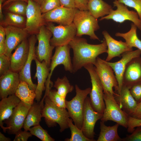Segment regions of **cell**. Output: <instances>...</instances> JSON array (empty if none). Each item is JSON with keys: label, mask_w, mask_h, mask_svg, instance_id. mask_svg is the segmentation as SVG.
Returning <instances> with one entry per match:
<instances>
[{"label": "cell", "mask_w": 141, "mask_h": 141, "mask_svg": "<svg viewBox=\"0 0 141 141\" xmlns=\"http://www.w3.org/2000/svg\"><path fill=\"white\" fill-rule=\"evenodd\" d=\"M15 134L14 141H27L29 138L32 136L30 132L25 130L23 131L21 130L18 131Z\"/></svg>", "instance_id": "cell-43"}, {"label": "cell", "mask_w": 141, "mask_h": 141, "mask_svg": "<svg viewBox=\"0 0 141 141\" xmlns=\"http://www.w3.org/2000/svg\"><path fill=\"white\" fill-rule=\"evenodd\" d=\"M76 94L71 100H66V108L70 117L74 124L81 129L83 121V115L85 101L87 96L90 92L91 88L80 89L77 85L75 86Z\"/></svg>", "instance_id": "cell-4"}, {"label": "cell", "mask_w": 141, "mask_h": 141, "mask_svg": "<svg viewBox=\"0 0 141 141\" xmlns=\"http://www.w3.org/2000/svg\"><path fill=\"white\" fill-rule=\"evenodd\" d=\"M113 3L116 7V9H113L109 14L101 17L100 20L111 19L120 23L126 20L130 21L141 30V20L136 11L129 10L126 6L119 2L118 0H115Z\"/></svg>", "instance_id": "cell-12"}, {"label": "cell", "mask_w": 141, "mask_h": 141, "mask_svg": "<svg viewBox=\"0 0 141 141\" xmlns=\"http://www.w3.org/2000/svg\"><path fill=\"white\" fill-rule=\"evenodd\" d=\"M123 85L130 88L141 83V57L134 58L127 64L123 77Z\"/></svg>", "instance_id": "cell-18"}, {"label": "cell", "mask_w": 141, "mask_h": 141, "mask_svg": "<svg viewBox=\"0 0 141 141\" xmlns=\"http://www.w3.org/2000/svg\"><path fill=\"white\" fill-rule=\"evenodd\" d=\"M29 51V44L26 39L15 49L10 56V70L19 73L25 64Z\"/></svg>", "instance_id": "cell-21"}, {"label": "cell", "mask_w": 141, "mask_h": 141, "mask_svg": "<svg viewBox=\"0 0 141 141\" xmlns=\"http://www.w3.org/2000/svg\"><path fill=\"white\" fill-rule=\"evenodd\" d=\"M94 66L102 85L104 92H108L114 95H116V93L113 91V88L118 92V83L111 67L105 60L98 57Z\"/></svg>", "instance_id": "cell-7"}, {"label": "cell", "mask_w": 141, "mask_h": 141, "mask_svg": "<svg viewBox=\"0 0 141 141\" xmlns=\"http://www.w3.org/2000/svg\"><path fill=\"white\" fill-rule=\"evenodd\" d=\"M84 67L88 72L91 79L92 88L89 94L91 104L95 111L103 114L105 105L103 98V88L102 84L93 64H89Z\"/></svg>", "instance_id": "cell-6"}, {"label": "cell", "mask_w": 141, "mask_h": 141, "mask_svg": "<svg viewBox=\"0 0 141 141\" xmlns=\"http://www.w3.org/2000/svg\"><path fill=\"white\" fill-rule=\"evenodd\" d=\"M44 97L40 102H34L28 112L24 121L23 128L25 130L29 131L32 126L39 125L42 117V111L44 107Z\"/></svg>", "instance_id": "cell-26"}, {"label": "cell", "mask_w": 141, "mask_h": 141, "mask_svg": "<svg viewBox=\"0 0 141 141\" xmlns=\"http://www.w3.org/2000/svg\"><path fill=\"white\" fill-rule=\"evenodd\" d=\"M8 6L7 10L9 12L26 16L27 3L25 1L17 0L12 1Z\"/></svg>", "instance_id": "cell-34"}, {"label": "cell", "mask_w": 141, "mask_h": 141, "mask_svg": "<svg viewBox=\"0 0 141 141\" xmlns=\"http://www.w3.org/2000/svg\"><path fill=\"white\" fill-rule=\"evenodd\" d=\"M15 94L10 95L1 99L0 102V126L5 132L6 127L3 126V121L8 120L11 115L15 108L21 102Z\"/></svg>", "instance_id": "cell-25"}, {"label": "cell", "mask_w": 141, "mask_h": 141, "mask_svg": "<svg viewBox=\"0 0 141 141\" xmlns=\"http://www.w3.org/2000/svg\"><path fill=\"white\" fill-rule=\"evenodd\" d=\"M127 7L133 8L141 20V0H118Z\"/></svg>", "instance_id": "cell-39"}, {"label": "cell", "mask_w": 141, "mask_h": 141, "mask_svg": "<svg viewBox=\"0 0 141 141\" xmlns=\"http://www.w3.org/2000/svg\"><path fill=\"white\" fill-rule=\"evenodd\" d=\"M77 8H68L62 6L54 9L42 14L45 22H55L66 26L73 22Z\"/></svg>", "instance_id": "cell-14"}, {"label": "cell", "mask_w": 141, "mask_h": 141, "mask_svg": "<svg viewBox=\"0 0 141 141\" xmlns=\"http://www.w3.org/2000/svg\"><path fill=\"white\" fill-rule=\"evenodd\" d=\"M4 0H0V19L1 22L3 21L4 17L2 12V3Z\"/></svg>", "instance_id": "cell-48"}, {"label": "cell", "mask_w": 141, "mask_h": 141, "mask_svg": "<svg viewBox=\"0 0 141 141\" xmlns=\"http://www.w3.org/2000/svg\"><path fill=\"white\" fill-rule=\"evenodd\" d=\"M36 66V72L34 78L37 79L38 84L36 90V99L39 102L42 98L43 92L46 89L45 84L49 74L50 67L44 61L41 62L36 58L35 60Z\"/></svg>", "instance_id": "cell-23"}, {"label": "cell", "mask_w": 141, "mask_h": 141, "mask_svg": "<svg viewBox=\"0 0 141 141\" xmlns=\"http://www.w3.org/2000/svg\"><path fill=\"white\" fill-rule=\"evenodd\" d=\"M120 107L128 115L134 111L138 104L131 95L130 88L123 85L119 94L114 95Z\"/></svg>", "instance_id": "cell-24"}, {"label": "cell", "mask_w": 141, "mask_h": 141, "mask_svg": "<svg viewBox=\"0 0 141 141\" xmlns=\"http://www.w3.org/2000/svg\"><path fill=\"white\" fill-rule=\"evenodd\" d=\"M103 114L95 111L91 104L90 98L85 99L83 111V121L81 129L84 135L88 138L94 140L95 126L97 121L101 119Z\"/></svg>", "instance_id": "cell-13"}, {"label": "cell", "mask_w": 141, "mask_h": 141, "mask_svg": "<svg viewBox=\"0 0 141 141\" xmlns=\"http://www.w3.org/2000/svg\"><path fill=\"white\" fill-rule=\"evenodd\" d=\"M122 141H141V126L137 127L131 134L122 138Z\"/></svg>", "instance_id": "cell-40"}, {"label": "cell", "mask_w": 141, "mask_h": 141, "mask_svg": "<svg viewBox=\"0 0 141 141\" xmlns=\"http://www.w3.org/2000/svg\"><path fill=\"white\" fill-rule=\"evenodd\" d=\"M137 27L133 23L131 24L130 30L125 33L117 32L115 36L123 38L128 47L131 49L137 48L141 51V40L138 38L137 30Z\"/></svg>", "instance_id": "cell-30"}, {"label": "cell", "mask_w": 141, "mask_h": 141, "mask_svg": "<svg viewBox=\"0 0 141 141\" xmlns=\"http://www.w3.org/2000/svg\"><path fill=\"white\" fill-rule=\"evenodd\" d=\"M88 0V1H90V0Z\"/></svg>", "instance_id": "cell-52"}, {"label": "cell", "mask_w": 141, "mask_h": 141, "mask_svg": "<svg viewBox=\"0 0 141 141\" xmlns=\"http://www.w3.org/2000/svg\"><path fill=\"white\" fill-rule=\"evenodd\" d=\"M31 105L21 101L15 108L7 123L6 130H8L9 133L15 134L21 130Z\"/></svg>", "instance_id": "cell-16"}, {"label": "cell", "mask_w": 141, "mask_h": 141, "mask_svg": "<svg viewBox=\"0 0 141 141\" xmlns=\"http://www.w3.org/2000/svg\"><path fill=\"white\" fill-rule=\"evenodd\" d=\"M20 82L19 73L10 70L0 76L1 99L15 94Z\"/></svg>", "instance_id": "cell-20"}, {"label": "cell", "mask_w": 141, "mask_h": 141, "mask_svg": "<svg viewBox=\"0 0 141 141\" xmlns=\"http://www.w3.org/2000/svg\"><path fill=\"white\" fill-rule=\"evenodd\" d=\"M5 35L4 28L2 25L0 26V55L4 54L5 49Z\"/></svg>", "instance_id": "cell-44"}, {"label": "cell", "mask_w": 141, "mask_h": 141, "mask_svg": "<svg viewBox=\"0 0 141 141\" xmlns=\"http://www.w3.org/2000/svg\"><path fill=\"white\" fill-rule=\"evenodd\" d=\"M102 34L107 47V53L108 55L105 60L106 61L109 62L115 57H120L121 54L126 52L133 50V49L130 48L125 42L115 40L107 31H103Z\"/></svg>", "instance_id": "cell-22"}, {"label": "cell", "mask_w": 141, "mask_h": 141, "mask_svg": "<svg viewBox=\"0 0 141 141\" xmlns=\"http://www.w3.org/2000/svg\"><path fill=\"white\" fill-rule=\"evenodd\" d=\"M52 36L51 32L46 26L45 25L42 26L36 37L38 43L35 49L36 58L41 62L44 61L49 67L52 51L55 48L50 43Z\"/></svg>", "instance_id": "cell-9"}, {"label": "cell", "mask_w": 141, "mask_h": 141, "mask_svg": "<svg viewBox=\"0 0 141 141\" xmlns=\"http://www.w3.org/2000/svg\"><path fill=\"white\" fill-rule=\"evenodd\" d=\"M70 48L69 44L56 47L54 54L51 57L49 74L45 84L46 89H51L52 84L50 79L53 71L57 66L62 64L66 71L73 73L72 64L70 54Z\"/></svg>", "instance_id": "cell-10"}, {"label": "cell", "mask_w": 141, "mask_h": 141, "mask_svg": "<svg viewBox=\"0 0 141 141\" xmlns=\"http://www.w3.org/2000/svg\"><path fill=\"white\" fill-rule=\"evenodd\" d=\"M130 92L138 103L141 101V83L136 84L130 89Z\"/></svg>", "instance_id": "cell-42"}, {"label": "cell", "mask_w": 141, "mask_h": 141, "mask_svg": "<svg viewBox=\"0 0 141 141\" xmlns=\"http://www.w3.org/2000/svg\"><path fill=\"white\" fill-rule=\"evenodd\" d=\"M34 0L40 5L43 0Z\"/></svg>", "instance_id": "cell-51"}, {"label": "cell", "mask_w": 141, "mask_h": 141, "mask_svg": "<svg viewBox=\"0 0 141 141\" xmlns=\"http://www.w3.org/2000/svg\"><path fill=\"white\" fill-rule=\"evenodd\" d=\"M15 94L21 101L31 105L36 96L35 91L31 89L25 81H20Z\"/></svg>", "instance_id": "cell-29"}, {"label": "cell", "mask_w": 141, "mask_h": 141, "mask_svg": "<svg viewBox=\"0 0 141 141\" xmlns=\"http://www.w3.org/2000/svg\"><path fill=\"white\" fill-rule=\"evenodd\" d=\"M73 51V73H75L89 64H95L98 56L107 53V47L105 40L98 44L88 43L85 38L76 36L68 44Z\"/></svg>", "instance_id": "cell-1"}, {"label": "cell", "mask_w": 141, "mask_h": 141, "mask_svg": "<svg viewBox=\"0 0 141 141\" xmlns=\"http://www.w3.org/2000/svg\"><path fill=\"white\" fill-rule=\"evenodd\" d=\"M138 126H141V119L129 116L127 128V132L131 133L135 130V127Z\"/></svg>", "instance_id": "cell-41"}, {"label": "cell", "mask_w": 141, "mask_h": 141, "mask_svg": "<svg viewBox=\"0 0 141 141\" xmlns=\"http://www.w3.org/2000/svg\"><path fill=\"white\" fill-rule=\"evenodd\" d=\"M59 0L61 6L68 8H76L74 0Z\"/></svg>", "instance_id": "cell-46"}, {"label": "cell", "mask_w": 141, "mask_h": 141, "mask_svg": "<svg viewBox=\"0 0 141 141\" xmlns=\"http://www.w3.org/2000/svg\"><path fill=\"white\" fill-rule=\"evenodd\" d=\"M73 23L77 29L76 37H80L85 35L89 36L91 39L99 40L95 33L99 29L98 21L88 10L78 9L74 16Z\"/></svg>", "instance_id": "cell-3"}, {"label": "cell", "mask_w": 141, "mask_h": 141, "mask_svg": "<svg viewBox=\"0 0 141 141\" xmlns=\"http://www.w3.org/2000/svg\"><path fill=\"white\" fill-rule=\"evenodd\" d=\"M45 104L42 109V117L49 127L58 124L60 131L62 132L69 128L68 120L70 116L66 108H59L53 103L46 96L44 99Z\"/></svg>", "instance_id": "cell-2"}, {"label": "cell", "mask_w": 141, "mask_h": 141, "mask_svg": "<svg viewBox=\"0 0 141 141\" xmlns=\"http://www.w3.org/2000/svg\"><path fill=\"white\" fill-rule=\"evenodd\" d=\"M54 87L57 90V93L65 98L67 94L72 92L74 89V86L70 85L65 76L62 78H58L55 82Z\"/></svg>", "instance_id": "cell-31"}, {"label": "cell", "mask_w": 141, "mask_h": 141, "mask_svg": "<svg viewBox=\"0 0 141 141\" xmlns=\"http://www.w3.org/2000/svg\"><path fill=\"white\" fill-rule=\"evenodd\" d=\"M72 119L69 118L68 125L71 132V136L70 138H66V141H95L86 137L84 134L81 129H79L73 123Z\"/></svg>", "instance_id": "cell-32"}, {"label": "cell", "mask_w": 141, "mask_h": 141, "mask_svg": "<svg viewBox=\"0 0 141 141\" xmlns=\"http://www.w3.org/2000/svg\"><path fill=\"white\" fill-rule=\"evenodd\" d=\"M10 59L3 54L0 55V76H1L10 70Z\"/></svg>", "instance_id": "cell-38"}, {"label": "cell", "mask_w": 141, "mask_h": 141, "mask_svg": "<svg viewBox=\"0 0 141 141\" xmlns=\"http://www.w3.org/2000/svg\"><path fill=\"white\" fill-rule=\"evenodd\" d=\"M103 98L105 107L101 121H111L127 128L129 115L120 107L114 95L108 92H104Z\"/></svg>", "instance_id": "cell-5"}, {"label": "cell", "mask_w": 141, "mask_h": 141, "mask_svg": "<svg viewBox=\"0 0 141 141\" xmlns=\"http://www.w3.org/2000/svg\"><path fill=\"white\" fill-rule=\"evenodd\" d=\"M17 0H20L24 1L27 3L28 0H7L3 4V6H5L12 1Z\"/></svg>", "instance_id": "cell-50"}, {"label": "cell", "mask_w": 141, "mask_h": 141, "mask_svg": "<svg viewBox=\"0 0 141 141\" xmlns=\"http://www.w3.org/2000/svg\"><path fill=\"white\" fill-rule=\"evenodd\" d=\"M40 6L43 14L61 6V4L59 0H43Z\"/></svg>", "instance_id": "cell-37"}, {"label": "cell", "mask_w": 141, "mask_h": 141, "mask_svg": "<svg viewBox=\"0 0 141 141\" xmlns=\"http://www.w3.org/2000/svg\"><path fill=\"white\" fill-rule=\"evenodd\" d=\"M104 122H100V132L97 141H122V138L119 136L118 132L119 125L118 124L112 126H107Z\"/></svg>", "instance_id": "cell-28"}, {"label": "cell", "mask_w": 141, "mask_h": 141, "mask_svg": "<svg viewBox=\"0 0 141 141\" xmlns=\"http://www.w3.org/2000/svg\"><path fill=\"white\" fill-rule=\"evenodd\" d=\"M87 7L90 14L96 19L108 15L113 9L110 5L103 0H90Z\"/></svg>", "instance_id": "cell-27"}, {"label": "cell", "mask_w": 141, "mask_h": 141, "mask_svg": "<svg viewBox=\"0 0 141 141\" xmlns=\"http://www.w3.org/2000/svg\"><path fill=\"white\" fill-rule=\"evenodd\" d=\"M0 141H10V139L4 136L1 132H0Z\"/></svg>", "instance_id": "cell-49"}, {"label": "cell", "mask_w": 141, "mask_h": 141, "mask_svg": "<svg viewBox=\"0 0 141 141\" xmlns=\"http://www.w3.org/2000/svg\"><path fill=\"white\" fill-rule=\"evenodd\" d=\"M40 5L33 0H28L26 9L25 30L28 33H38L41 27L46 24L42 14Z\"/></svg>", "instance_id": "cell-11"}, {"label": "cell", "mask_w": 141, "mask_h": 141, "mask_svg": "<svg viewBox=\"0 0 141 141\" xmlns=\"http://www.w3.org/2000/svg\"><path fill=\"white\" fill-rule=\"evenodd\" d=\"M37 37L34 35L31 36L28 39L29 51L28 57L24 66L19 73L20 81H25L28 84L31 89L35 91L37 85L33 83L31 76V65L32 61L36 58L35 45Z\"/></svg>", "instance_id": "cell-19"}, {"label": "cell", "mask_w": 141, "mask_h": 141, "mask_svg": "<svg viewBox=\"0 0 141 141\" xmlns=\"http://www.w3.org/2000/svg\"><path fill=\"white\" fill-rule=\"evenodd\" d=\"M32 135L34 136L42 141H54L55 139L51 137L47 131L40 125L31 127L29 131Z\"/></svg>", "instance_id": "cell-35"}, {"label": "cell", "mask_w": 141, "mask_h": 141, "mask_svg": "<svg viewBox=\"0 0 141 141\" xmlns=\"http://www.w3.org/2000/svg\"><path fill=\"white\" fill-rule=\"evenodd\" d=\"M76 8L80 10H88L87 0H74Z\"/></svg>", "instance_id": "cell-45"}, {"label": "cell", "mask_w": 141, "mask_h": 141, "mask_svg": "<svg viewBox=\"0 0 141 141\" xmlns=\"http://www.w3.org/2000/svg\"><path fill=\"white\" fill-rule=\"evenodd\" d=\"M46 27L52 33L50 43L55 47L68 44L76 36L77 29L73 22L67 25L58 26L50 23Z\"/></svg>", "instance_id": "cell-8"}, {"label": "cell", "mask_w": 141, "mask_h": 141, "mask_svg": "<svg viewBox=\"0 0 141 141\" xmlns=\"http://www.w3.org/2000/svg\"><path fill=\"white\" fill-rule=\"evenodd\" d=\"M130 116L141 119V101L137 104L134 111Z\"/></svg>", "instance_id": "cell-47"}, {"label": "cell", "mask_w": 141, "mask_h": 141, "mask_svg": "<svg viewBox=\"0 0 141 141\" xmlns=\"http://www.w3.org/2000/svg\"><path fill=\"white\" fill-rule=\"evenodd\" d=\"M26 21L24 16L9 12L6 14L2 22L5 26H12L21 28L24 25L25 26Z\"/></svg>", "instance_id": "cell-33"}, {"label": "cell", "mask_w": 141, "mask_h": 141, "mask_svg": "<svg viewBox=\"0 0 141 141\" xmlns=\"http://www.w3.org/2000/svg\"><path fill=\"white\" fill-rule=\"evenodd\" d=\"M141 54V51L138 49L127 51L121 54L122 58L118 61L114 62L107 61L113 69L118 82V94L120 93L123 85V76L127 64L133 59L140 56Z\"/></svg>", "instance_id": "cell-17"}, {"label": "cell", "mask_w": 141, "mask_h": 141, "mask_svg": "<svg viewBox=\"0 0 141 141\" xmlns=\"http://www.w3.org/2000/svg\"><path fill=\"white\" fill-rule=\"evenodd\" d=\"M47 96L50 100L58 107L66 108L65 98L59 95L56 90H50L47 93Z\"/></svg>", "instance_id": "cell-36"}, {"label": "cell", "mask_w": 141, "mask_h": 141, "mask_svg": "<svg viewBox=\"0 0 141 141\" xmlns=\"http://www.w3.org/2000/svg\"><path fill=\"white\" fill-rule=\"evenodd\" d=\"M5 35L4 54L10 58L11 52L24 40L28 33L25 28L12 26L4 27Z\"/></svg>", "instance_id": "cell-15"}]
</instances>
